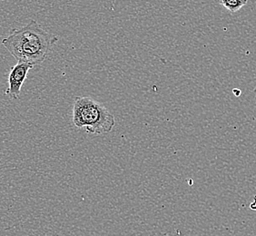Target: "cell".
<instances>
[{"label":"cell","instance_id":"277c9868","mask_svg":"<svg viewBox=\"0 0 256 236\" xmlns=\"http://www.w3.org/2000/svg\"><path fill=\"white\" fill-rule=\"evenodd\" d=\"M226 10L230 11L232 14L236 13L237 11L241 10L242 6L248 3L247 0H221L219 2Z\"/></svg>","mask_w":256,"mask_h":236},{"label":"cell","instance_id":"7a4b0ae2","mask_svg":"<svg viewBox=\"0 0 256 236\" xmlns=\"http://www.w3.org/2000/svg\"><path fill=\"white\" fill-rule=\"evenodd\" d=\"M73 123L78 128H84L92 134H104L112 131L116 119L113 114L88 96H78L73 106Z\"/></svg>","mask_w":256,"mask_h":236},{"label":"cell","instance_id":"5b68a950","mask_svg":"<svg viewBox=\"0 0 256 236\" xmlns=\"http://www.w3.org/2000/svg\"><path fill=\"white\" fill-rule=\"evenodd\" d=\"M234 92L236 96H239L240 94H241V91H240V90H236V89H234Z\"/></svg>","mask_w":256,"mask_h":236},{"label":"cell","instance_id":"3957f363","mask_svg":"<svg viewBox=\"0 0 256 236\" xmlns=\"http://www.w3.org/2000/svg\"><path fill=\"white\" fill-rule=\"evenodd\" d=\"M34 66L32 64L18 62L11 70L8 78V86L5 91V94L11 99H20L21 88L25 83L26 79L31 69Z\"/></svg>","mask_w":256,"mask_h":236},{"label":"cell","instance_id":"8992f818","mask_svg":"<svg viewBox=\"0 0 256 236\" xmlns=\"http://www.w3.org/2000/svg\"><path fill=\"white\" fill-rule=\"evenodd\" d=\"M254 94H256V88L254 90Z\"/></svg>","mask_w":256,"mask_h":236},{"label":"cell","instance_id":"6da1fadb","mask_svg":"<svg viewBox=\"0 0 256 236\" xmlns=\"http://www.w3.org/2000/svg\"><path fill=\"white\" fill-rule=\"evenodd\" d=\"M58 40L56 36L46 31L36 20H30L24 26L11 30L1 42L18 62L34 66L48 58Z\"/></svg>","mask_w":256,"mask_h":236}]
</instances>
